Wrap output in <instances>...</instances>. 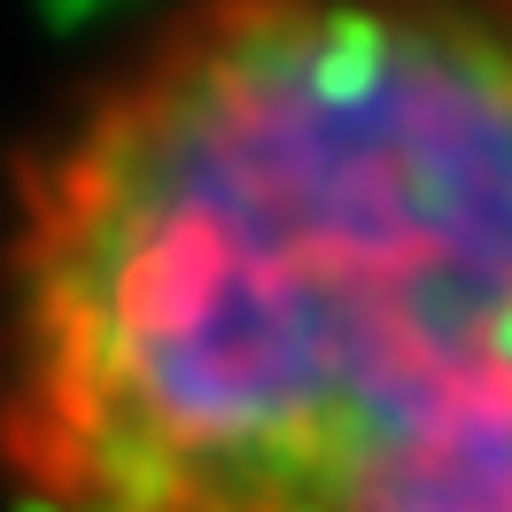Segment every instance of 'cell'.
<instances>
[{
	"label": "cell",
	"mask_w": 512,
	"mask_h": 512,
	"mask_svg": "<svg viewBox=\"0 0 512 512\" xmlns=\"http://www.w3.org/2000/svg\"><path fill=\"white\" fill-rule=\"evenodd\" d=\"M16 512H512V0H163L0 210Z\"/></svg>",
	"instance_id": "obj_1"
}]
</instances>
